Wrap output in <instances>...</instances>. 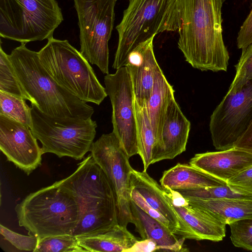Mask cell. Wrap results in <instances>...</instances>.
Returning a JSON list of instances; mask_svg holds the SVG:
<instances>
[{"label":"cell","instance_id":"obj_1","mask_svg":"<svg viewBox=\"0 0 252 252\" xmlns=\"http://www.w3.org/2000/svg\"><path fill=\"white\" fill-rule=\"evenodd\" d=\"M224 0H176L178 46L194 68L227 70L229 57L221 28Z\"/></svg>","mask_w":252,"mask_h":252},{"label":"cell","instance_id":"obj_2","mask_svg":"<svg viewBox=\"0 0 252 252\" xmlns=\"http://www.w3.org/2000/svg\"><path fill=\"white\" fill-rule=\"evenodd\" d=\"M76 170L59 181L73 196L79 218L71 235L76 237L108 230L119 223L114 191L106 175L90 154Z\"/></svg>","mask_w":252,"mask_h":252},{"label":"cell","instance_id":"obj_3","mask_svg":"<svg viewBox=\"0 0 252 252\" xmlns=\"http://www.w3.org/2000/svg\"><path fill=\"white\" fill-rule=\"evenodd\" d=\"M9 58L31 104L42 113L52 117L85 120L92 117L93 107L60 85L41 63L38 52L21 43Z\"/></svg>","mask_w":252,"mask_h":252},{"label":"cell","instance_id":"obj_4","mask_svg":"<svg viewBox=\"0 0 252 252\" xmlns=\"http://www.w3.org/2000/svg\"><path fill=\"white\" fill-rule=\"evenodd\" d=\"M15 210L19 226L38 239L72 234L79 218L73 196L59 181L31 193Z\"/></svg>","mask_w":252,"mask_h":252},{"label":"cell","instance_id":"obj_5","mask_svg":"<svg viewBox=\"0 0 252 252\" xmlns=\"http://www.w3.org/2000/svg\"><path fill=\"white\" fill-rule=\"evenodd\" d=\"M119 35L113 67L126 66L130 53L158 33L176 31V0H129L116 28Z\"/></svg>","mask_w":252,"mask_h":252},{"label":"cell","instance_id":"obj_6","mask_svg":"<svg viewBox=\"0 0 252 252\" xmlns=\"http://www.w3.org/2000/svg\"><path fill=\"white\" fill-rule=\"evenodd\" d=\"M38 53L51 77L80 100L99 105L107 96L89 62L67 40L52 36Z\"/></svg>","mask_w":252,"mask_h":252},{"label":"cell","instance_id":"obj_7","mask_svg":"<svg viewBox=\"0 0 252 252\" xmlns=\"http://www.w3.org/2000/svg\"><path fill=\"white\" fill-rule=\"evenodd\" d=\"M63 20L56 0H0V35L6 39H48Z\"/></svg>","mask_w":252,"mask_h":252},{"label":"cell","instance_id":"obj_8","mask_svg":"<svg viewBox=\"0 0 252 252\" xmlns=\"http://www.w3.org/2000/svg\"><path fill=\"white\" fill-rule=\"evenodd\" d=\"M31 129L41 143L43 154H55L81 160L89 151L96 134L97 124L91 118L85 120L52 117L31 104Z\"/></svg>","mask_w":252,"mask_h":252},{"label":"cell","instance_id":"obj_9","mask_svg":"<svg viewBox=\"0 0 252 252\" xmlns=\"http://www.w3.org/2000/svg\"><path fill=\"white\" fill-rule=\"evenodd\" d=\"M118 0H73L81 54L103 74L109 73V47Z\"/></svg>","mask_w":252,"mask_h":252},{"label":"cell","instance_id":"obj_10","mask_svg":"<svg viewBox=\"0 0 252 252\" xmlns=\"http://www.w3.org/2000/svg\"><path fill=\"white\" fill-rule=\"evenodd\" d=\"M115 192L118 223L127 227L132 222L130 210V178L133 170L120 140L112 131L103 134L92 145L90 151Z\"/></svg>","mask_w":252,"mask_h":252},{"label":"cell","instance_id":"obj_11","mask_svg":"<svg viewBox=\"0 0 252 252\" xmlns=\"http://www.w3.org/2000/svg\"><path fill=\"white\" fill-rule=\"evenodd\" d=\"M252 121V80L240 90L226 94L210 117L213 144L222 151L232 148Z\"/></svg>","mask_w":252,"mask_h":252},{"label":"cell","instance_id":"obj_12","mask_svg":"<svg viewBox=\"0 0 252 252\" xmlns=\"http://www.w3.org/2000/svg\"><path fill=\"white\" fill-rule=\"evenodd\" d=\"M105 89L112 107L113 131L120 140L128 156L138 154L134 95L129 73L126 66L107 74Z\"/></svg>","mask_w":252,"mask_h":252},{"label":"cell","instance_id":"obj_13","mask_svg":"<svg viewBox=\"0 0 252 252\" xmlns=\"http://www.w3.org/2000/svg\"><path fill=\"white\" fill-rule=\"evenodd\" d=\"M31 128L0 115V149L28 175L41 165L43 154Z\"/></svg>","mask_w":252,"mask_h":252},{"label":"cell","instance_id":"obj_14","mask_svg":"<svg viewBox=\"0 0 252 252\" xmlns=\"http://www.w3.org/2000/svg\"><path fill=\"white\" fill-rule=\"evenodd\" d=\"M190 126L173 99L168 106L160 135L153 148L152 164L173 159L185 152Z\"/></svg>","mask_w":252,"mask_h":252},{"label":"cell","instance_id":"obj_15","mask_svg":"<svg viewBox=\"0 0 252 252\" xmlns=\"http://www.w3.org/2000/svg\"><path fill=\"white\" fill-rule=\"evenodd\" d=\"M154 37L140 43L129 54L126 66L131 78L134 99L141 106L147 104L156 71L159 66L153 50Z\"/></svg>","mask_w":252,"mask_h":252},{"label":"cell","instance_id":"obj_16","mask_svg":"<svg viewBox=\"0 0 252 252\" xmlns=\"http://www.w3.org/2000/svg\"><path fill=\"white\" fill-rule=\"evenodd\" d=\"M189 164L225 182L252 166V153L233 147L196 154Z\"/></svg>","mask_w":252,"mask_h":252},{"label":"cell","instance_id":"obj_17","mask_svg":"<svg viewBox=\"0 0 252 252\" xmlns=\"http://www.w3.org/2000/svg\"><path fill=\"white\" fill-rule=\"evenodd\" d=\"M169 202L179 220L180 229L177 235L185 239L214 242L221 241L225 236L226 224L190 205L187 200L181 206Z\"/></svg>","mask_w":252,"mask_h":252},{"label":"cell","instance_id":"obj_18","mask_svg":"<svg viewBox=\"0 0 252 252\" xmlns=\"http://www.w3.org/2000/svg\"><path fill=\"white\" fill-rule=\"evenodd\" d=\"M132 222L142 239H151L158 246V251L187 252L185 238L177 239L166 226L150 216L130 200Z\"/></svg>","mask_w":252,"mask_h":252},{"label":"cell","instance_id":"obj_19","mask_svg":"<svg viewBox=\"0 0 252 252\" xmlns=\"http://www.w3.org/2000/svg\"><path fill=\"white\" fill-rule=\"evenodd\" d=\"M130 187L135 189L145 199L149 206L166 218L177 235L180 229L178 216L164 194L161 185L152 178L146 171L132 170Z\"/></svg>","mask_w":252,"mask_h":252},{"label":"cell","instance_id":"obj_20","mask_svg":"<svg viewBox=\"0 0 252 252\" xmlns=\"http://www.w3.org/2000/svg\"><path fill=\"white\" fill-rule=\"evenodd\" d=\"M159 181L162 188L175 190L227 185L226 182L190 164L180 163L164 171Z\"/></svg>","mask_w":252,"mask_h":252},{"label":"cell","instance_id":"obj_21","mask_svg":"<svg viewBox=\"0 0 252 252\" xmlns=\"http://www.w3.org/2000/svg\"><path fill=\"white\" fill-rule=\"evenodd\" d=\"M186 198L190 205L204 211L225 224L241 219L252 218V199Z\"/></svg>","mask_w":252,"mask_h":252},{"label":"cell","instance_id":"obj_22","mask_svg":"<svg viewBox=\"0 0 252 252\" xmlns=\"http://www.w3.org/2000/svg\"><path fill=\"white\" fill-rule=\"evenodd\" d=\"M76 237L80 246L91 252H126L139 240L119 223L103 232Z\"/></svg>","mask_w":252,"mask_h":252},{"label":"cell","instance_id":"obj_23","mask_svg":"<svg viewBox=\"0 0 252 252\" xmlns=\"http://www.w3.org/2000/svg\"><path fill=\"white\" fill-rule=\"evenodd\" d=\"M174 93L173 86L169 83L159 66L155 74L150 97L146 104L156 141L160 135L168 106L175 99Z\"/></svg>","mask_w":252,"mask_h":252},{"label":"cell","instance_id":"obj_24","mask_svg":"<svg viewBox=\"0 0 252 252\" xmlns=\"http://www.w3.org/2000/svg\"><path fill=\"white\" fill-rule=\"evenodd\" d=\"M136 116L138 155L142 160L144 171L152 164V153L156 139L148 116L146 104L141 106L134 98Z\"/></svg>","mask_w":252,"mask_h":252},{"label":"cell","instance_id":"obj_25","mask_svg":"<svg viewBox=\"0 0 252 252\" xmlns=\"http://www.w3.org/2000/svg\"><path fill=\"white\" fill-rule=\"evenodd\" d=\"M0 115L19 122L30 128L32 124L31 108L26 100L0 91Z\"/></svg>","mask_w":252,"mask_h":252},{"label":"cell","instance_id":"obj_26","mask_svg":"<svg viewBox=\"0 0 252 252\" xmlns=\"http://www.w3.org/2000/svg\"><path fill=\"white\" fill-rule=\"evenodd\" d=\"M0 91L31 101L22 87L7 55L0 46Z\"/></svg>","mask_w":252,"mask_h":252},{"label":"cell","instance_id":"obj_27","mask_svg":"<svg viewBox=\"0 0 252 252\" xmlns=\"http://www.w3.org/2000/svg\"><path fill=\"white\" fill-rule=\"evenodd\" d=\"M177 191L185 198L203 200L226 198L252 199V195L236 191L227 184L222 186L182 189Z\"/></svg>","mask_w":252,"mask_h":252},{"label":"cell","instance_id":"obj_28","mask_svg":"<svg viewBox=\"0 0 252 252\" xmlns=\"http://www.w3.org/2000/svg\"><path fill=\"white\" fill-rule=\"evenodd\" d=\"M87 252L80 246L76 236L61 235L38 239L34 252Z\"/></svg>","mask_w":252,"mask_h":252},{"label":"cell","instance_id":"obj_29","mask_svg":"<svg viewBox=\"0 0 252 252\" xmlns=\"http://www.w3.org/2000/svg\"><path fill=\"white\" fill-rule=\"evenodd\" d=\"M235 67V77L227 94L237 92L252 80V44L242 49L241 56Z\"/></svg>","mask_w":252,"mask_h":252},{"label":"cell","instance_id":"obj_30","mask_svg":"<svg viewBox=\"0 0 252 252\" xmlns=\"http://www.w3.org/2000/svg\"><path fill=\"white\" fill-rule=\"evenodd\" d=\"M228 225L234 246L252 251V218L239 220Z\"/></svg>","mask_w":252,"mask_h":252},{"label":"cell","instance_id":"obj_31","mask_svg":"<svg viewBox=\"0 0 252 252\" xmlns=\"http://www.w3.org/2000/svg\"><path fill=\"white\" fill-rule=\"evenodd\" d=\"M0 233L4 239L20 251L34 252L38 239L34 236H26L12 231L9 228L0 225Z\"/></svg>","mask_w":252,"mask_h":252},{"label":"cell","instance_id":"obj_32","mask_svg":"<svg viewBox=\"0 0 252 252\" xmlns=\"http://www.w3.org/2000/svg\"><path fill=\"white\" fill-rule=\"evenodd\" d=\"M227 184L236 191L252 195V166L229 179Z\"/></svg>","mask_w":252,"mask_h":252},{"label":"cell","instance_id":"obj_33","mask_svg":"<svg viewBox=\"0 0 252 252\" xmlns=\"http://www.w3.org/2000/svg\"><path fill=\"white\" fill-rule=\"evenodd\" d=\"M130 200L150 216L166 226L173 233L174 230L169 221L163 216L153 209L143 197L134 188L130 187Z\"/></svg>","mask_w":252,"mask_h":252},{"label":"cell","instance_id":"obj_34","mask_svg":"<svg viewBox=\"0 0 252 252\" xmlns=\"http://www.w3.org/2000/svg\"><path fill=\"white\" fill-rule=\"evenodd\" d=\"M237 43L238 48L241 49L252 44V9L240 28Z\"/></svg>","mask_w":252,"mask_h":252},{"label":"cell","instance_id":"obj_35","mask_svg":"<svg viewBox=\"0 0 252 252\" xmlns=\"http://www.w3.org/2000/svg\"><path fill=\"white\" fill-rule=\"evenodd\" d=\"M158 251V246L155 242L151 239L138 240L126 252H152Z\"/></svg>","mask_w":252,"mask_h":252},{"label":"cell","instance_id":"obj_36","mask_svg":"<svg viewBox=\"0 0 252 252\" xmlns=\"http://www.w3.org/2000/svg\"><path fill=\"white\" fill-rule=\"evenodd\" d=\"M234 147L252 153V121L246 131L236 142Z\"/></svg>","mask_w":252,"mask_h":252}]
</instances>
